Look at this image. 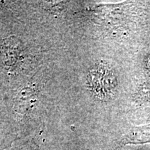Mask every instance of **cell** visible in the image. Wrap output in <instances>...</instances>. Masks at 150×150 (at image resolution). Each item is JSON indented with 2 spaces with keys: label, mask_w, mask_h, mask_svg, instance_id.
<instances>
[{
  "label": "cell",
  "mask_w": 150,
  "mask_h": 150,
  "mask_svg": "<svg viewBox=\"0 0 150 150\" xmlns=\"http://www.w3.org/2000/svg\"><path fill=\"white\" fill-rule=\"evenodd\" d=\"M20 42L16 38H7L0 47V59L4 66H11L16 63L20 54Z\"/></svg>",
  "instance_id": "cell-2"
},
{
  "label": "cell",
  "mask_w": 150,
  "mask_h": 150,
  "mask_svg": "<svg viewBox=\"0 0 150 150\" xmlns=\"http://www.w3.org/2000/svg\"><path fill=\"white\" fill-rule=\"evenodd\" d=\"M127 141L131 143L150 142V127H137L129 135Z\"/></svg>",
  "instance_id": "cell-4"
},
{
  "label": "cell",
  "mask_w": 150,
  "mask_h": 150,
  "mask_svg": "<svg viewBox=\"0 0 150 150\" xmlns=\"http://www.w3.org/2000/svg\"><path fill=\"white\" fill-rule=\"evenodd\" d=\"M36 93L32 88H27L19 93L16 100V109L27 110L32 107L35 102Z\"/></svg>",
  "instance_id": "cell-3"
},
{
  "label": "cell",
  "mask_w": 150,
  "mask_h": 150,
  "mask_svg": "<svg viewBox=\"0 0 150 150\" xmlns=\"http://www.w3.org/2000/svg\"><path fill=\"white\" fill-rule=\"evenodd\" d=\"M88 80L92 91L102 99L110 98L117 86L113 71L105 63H99L90 71Z\"/></svg>",
  "instance_id": "cell-1"
}]
</instances>
